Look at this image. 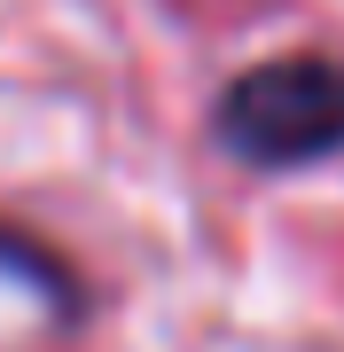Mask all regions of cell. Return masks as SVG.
<instances>
[{
  "instance_id": "1",
  "label": "cell",
  "mask_w": 344,
  "mask_h": 352,
  "mask_svg": "<svg viewBox=\"0 0 344 352\" xmlns=\"http://www.w3.org/2000/svg\"><path fill=\"white\" fill-rule=\"evenodd\" d=\"M219 133L251 164H313L344 149V63L274 55L219 94Z\"/></svg>"
}]
</instances>
